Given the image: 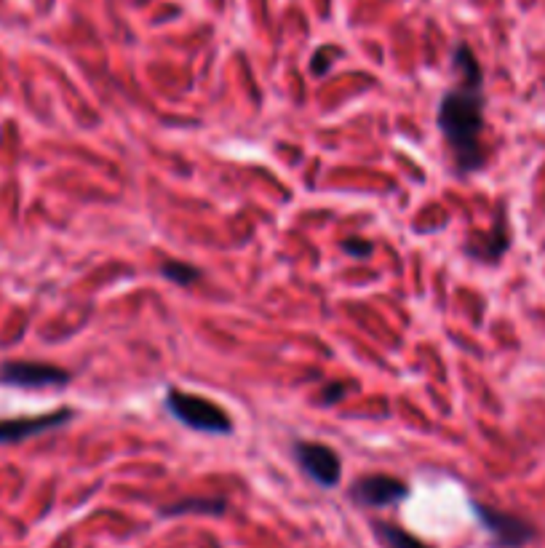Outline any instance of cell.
<instances>
[{
  "instance_id": "1",
  "label": "cell",
  "mask_w": 545,
  "mask_h": 548,
  "mask_svg": "<svg viewBox=\"0 0 545 548\" xmlns=\"http://www.w3.org/2000/svg\"><path fill=\"white\" fill-rule=\"evenodd\" d=\"M455 67L460 70V86L444 94L439 105V126L447 137L449 150L455 153L457 166L473 172L484 164V81L481 67L468 43L455 51Z\"/></svg>"
},
{
  "instance_id": "2",
  "label": "cell",
  "mask_w": 545,
  "mask_h": 548,
  "mask_svg": "<svg viewBox=\"0 0 545 548\" xmlns=\"http://www.w3.org/2000/svg\"><path fill=\"white\" fill-rule=\"evenodd\" d=\"M166 407H169L171 415L182 426L201 431V434L225 436L233 431L228 412L220 404H214L212 399H204V396H196V393L169 391L166 393Z\"/></svg>"
},
{
  "instance_id": "3",
  "label": "cell",
  "mask_w": 545,
  "mask_h": 548,
  "mask_svg": "<svg viewBox=\"0 0 545 548\" xmlns=\"http://www.w3.org/2000/svg\"><path fill=\"white\" fill-rule=\"evenodd\" d=\"M473 511H476L481 527L492 535V540H495L497 546L521 548L535 538V527L529 522H524L521 516L505 514V511L481 506V503H473Z\"/></svg>"
},
{
  "instance_id": "4",
  "label": "cell",
  "mask_w": 545,
  "mask_h": 548,
  "mask_svg": "<svg viewBox=\"0 0 545 548\" xmlns=\"http://www.w3.org/2000/svg\"><path fill=\"white\" fill-rule=\"evenodd\" d=\"M70 372L54 364H38V361H9L0 367V383L19 385V388H57L67 385Z\"/></svg>"
},
{
  "instance_id": "5",
  "label": "cell",
  "mask_w": 545,
  "mask_h": 548,
  "mask_svg": "<svg viewBox=\"0 0 545 548\" xmlns=\"http://www.w3.org/2000/svg\"><path fill=\"white\" fill-rule=\"evenodd\" d=\"M294 458L300 463V468L321 487H334L340 482L342 466L337 452L329 450L326 444H313V442H300L294 447Z\"/></svg>"
},
{
  "instance_id": "6",
  "label": "cell",
  "mask_w": 545,
  "mask_h": 548,
  "mask_svg": "<svg viewBox=\"0 0 545 548\" xmlns=\"http://www.w3.org/2000/svg\"><path fill=\"white\" fill-rule=\"evenodd\" d=\"M409 495V487L396 476H385V474H372L358 479L353 487H350V498L356 500L358 506H369V508H385L399 503Z\"/></svg>"
},
{
  "instance_id": "7",
  "label": "cell",
  "mask_w": 545,
  "mask_h": 548,
  "mask_svg": "<svg viewBox=\"0 0 545 548\" xmlns=\"http://www.w3.org/2000/svg\"><path fill=\"white\" fill-rule=\"evenodd\" d=\"M73 418L70 409H59V412H51V415H38V418H17V420H0V444L22 442V439H30V436H38L43 431H51V428H59L65 420Z\"/></svg>"
},
{
  "instance_id": "8",
  "label": "cell",
  "mask_w": 545,
  "mask_h": 548,
  "mask_svg": "<svg viewBox=\"0 0 545 548\" xmlns=\"http://www.w3.org/2000/svg\"><path fill=\"white\" fill-rule=\"evenodd\" d=\"M228 503L222 498H188L179 500L174 506H166L161 511L163 516H179V514H225Z\"/></svg>"
},
{
  "instance_id": "9",
  "label": "cell",
  "mask_w": 545,
  "mask_h": 548,
  "mask_svg": "<svg viewBox=\"0 0 545 548\" xmlns=\"http://www.w3.org/2000/svg\"><path fill=\"white\" fill-rule=\"evenodd\" d=\"M375 535L385 548H431L428 543H423V540H417L415 535H409L407 530H401V527L388 522H377Z\"/></svg>"
},
{
  "instance_id": "10",
  "label": "cell",
  "mask_w": 545,
  "mask_h": 548,
  "mask_svg": "<svg viewBox=\"0 0 545 548\" xmlns=\"http://www.w3.org/2000/svg\"><path fill=\"white\" fill-rule=\"evenodd\" d=\"M161 276L163 279L174 281V284H182V287H188V284H196L201 279V270L188 265V262H177L169 260L161 265Z\"/></svg>"
},
{
  "instance_id": "11",
  "label": "cell",
  "mask_w": 545,
  "mask_h": 548,
  "mask_svg": "<svg viewBox=\"0 0 545 548\" xmlns=\"http://www.w3.org/2000/svg\"><path fill=\"white\" fill-rule=\"evenodd\" d=\"M348 391H353V383H342V380H337V383L324 385V391L318 393V404L332 407V404H337V401L345 399V393Z\"/></svg>"
},
{
  "instance_id": "12",
  "label": "cell",
  "mask_w": 545,
  "mask_h": 548,
  "mask_svg": "<svg viewBox=\"0 0 545 548\" xmlns=\"http://www.w3.org/2000/svg\"><path fill=\"white\" fill-rule=\"evenodd\" d=\"M342 249L348 254H353V257H364V260L372 257V252H375V246L369 244L367 238H345V241H342Z\"/></svg>"
}]
</instances>
